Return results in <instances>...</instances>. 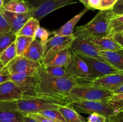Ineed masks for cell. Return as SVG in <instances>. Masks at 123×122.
<instances>
[{
	"mask_svg": "<svg viewBox=\"0 0 123 122\" xmlns=\"http://www.w3.org/2000/svg\"><path fill=\"white\" fill-rule=\"evenodd\" d=\"M4 4L3 0H0V8H2Z\"/></svg>",
	"mask_w": 123,
	"mask_h": 122,
	"instance_id": "bcb514c9",
	"label": "cell"
},
{
	"mask_svg": "<svg viewBox=\"0 0 123 122\" xmlns=\"http://www.w3.org/2000/svg\"><path fill=\"white\" fill-rule=\"evenodd\" d=\"M70 102L55 99L23 96L16 100L0 101V110L16 111L25 116L46 109H58L62 105H68Z\"/></svg>",
	"mask_w": 123,
	"mask_h": 122,
	"instance_id": "7a4b0ae2",
	"label": "cell"
},
{
	"mask_svg": "<svg viewBox=\"0 0 123 122\" xmlns=\"http://www.w3.org/2000/svg\"><path fill=\"white\" fill-rule=\"evenodd\" d=\"M88 10V9L85 8L82 11L76 14L75 16L73 17L69 21L67 22L66 23L62 25L61 27L53 31L52 32V34H53L54 35L62 36V37H66V36H69L72 35L73 33V30H74V28L77 23L80 20V19L85 14V13Z\"/></svg>",
	"mask_w": 123,
	"mask_h": 122,
	"instance_id": "ac0fdd59",
	"label": "cell"
},
{
	"mask_svg": "<svg viewBox=\"0 0 123 122\" xmlns=\"http://www.w3.org/2000/svg\"><path fill=\"white\" fill-rule=\"evenodd\" d=\"M36 77L38 83L35 96L70 102L64 99V96L77 85L74 79L70 77L58 78L50 76L44 71L42 65L38 69Z\"/></svg>",
	"mask_w": 123,
	"mask_h": 122,
	"instance_id": "6da1fadb",
	"label": "cell"
},
{
	"mask_svg": "<svg viewBox=\"0 0 123 122\" xmlns=\"http://www.w3.org/2000/svg\"><path fill=\"white\" fill-rule=\"evenodd\" d=\"M77 84H85L114 91L123 84V72L104 75L96 78L76 80Z\"/></svg>",
	"mask_w": 123,
	"mask_h": 122,
	"instance_id": "8992f818",
	"label": "cell"
},
{
	"mask_svg": "<svg viewBox=\"0 0 123 122\" xmlns=\"http://www.w3.org/2000/svg\"><path fill=\"white\" fill-rule=\"evenodd\" d=\"M99 55L107 63L123 72V53L118 51L101 50Z\"/></svg>",
	"mask_w": 123,
	"mask_h": 122,
	"instance_id": "d6986e66",
	"label": "cell"
},
{
	"mask_svg": "<svg viewBox=\"0 0 123 122\" xmlns=\"http://www.w3.org/2000/svg\"><path fill=\"white\" fill-rule=\"evenodd\" d=\"M43 67L44 71L49 75L54 77L62 78L68 77L65 70L64 67H54V66H48V67Z\"/></svg>",
	"mask_w": 123,
	"mask_h": 122,
	"instance_id": "f546056e",
	"label": "cell"
},
{
	"mask_svg": "<svg viewBox=\"0 0 123 122\" xmlns=\"http://www.w3.org/2000/svg\"><path fill=\"white\" fill-rule=\"evenodd\" d=\"M24 115L16 111L0 110V120L12 122H23Z\"/></svg>",
	"mask_w": 123,
	"mask_h": 122,
	"instance_id": "4316f807",
	"label": "cell"
},
{
	"mask_svg": "<svg viewBox=\"0 0 123 122\" xmlns=\"http://www.w3.org/2000/svg\"><path fill=\"white\" fill-rule=\"evenodd\" d=\"M4 10L14 13H25L30 11L24 0H11L2 7Z\"/></svg>",
	"mask_w": 123,
	"mask_h": 122,
	"instance_id": "603a6c76",
	"label": "cell"
},
{
	"mask_svg": "<svg viewBox=\"0 0 123 122\" xmlns=\"http://www.w3.org/2000/svg\"><path fill=\"white\" fill-rule=\"evenodd\" d=\"M44 53V45L40 40L34 38L22 56L32 61L42 63Z\"/></svg>",
	"mask_w": 123,
	"mask_h": 122,
	"instance_id": "2e32d148",
	"label": "cell"
},
{
	"mask_svg": "<svg viewBox=\"0 0 123 122\" xmlns=\"http://www.w3.org/2000/svg\"><path fill=\"white\" fill-rule=\"evenodd\" d=\"M23 122H38L29 115H25L23 117Z\"/></svg>",
	"mask_w": 123,
	"mask_h": 122,
	"instance_id": "7bdbcfd3",
	"label": "cell"
},
{
	"mask_svg": "<svg viewBox=\"0 0 123 122\" xmlns=\"http://www.w3.org/2000/svg\"><path fill=\"white\" fill-rule=\"evenodd\" d=\"M0 122H7V121H4V120H0Z\"/></svg>",
	"mask_w": 123,
	"mask_h": 122,
	"instance_id": "c3c4849f",
	"label": "cell"
},
{
	"mask_svg": "<svg viewBox=\"0 0 123 122\" xmlns=\"http://www.w3.org/2000/svg\"><path fill=\"white\" fill-rule=\"evenodd\" d=\"M40 27L39 20L31 17L16 33V35H24L35 38V35Z\"/></svg>",
	"mask_w": 123,
	"mask_h": 122,
	"instance_id": "7402d4cb",
	"label": "cell"
},
{
	"mask_svg": "<svg viewBox=\"0 0 123 122\" xmlns=\"http://www.w3.org/2000/svg\"><path fill=\"white\" fill-rule=\"evenodd\" d=\"M121 34H122V35H123V33H121Z\"/></svg>",
	"mask_w": 123,
	"mask_h": 122,
	"instance_id": "681fc988",
	"label": "cell"
},
{
	"mask_svg": "<svg viewBox=\"0 0 123 122\" xmlns=\"http://www.w3.org/2000/svg\"><path fill=\"white\" fill-rule=\"evenodd\" d=\"M10 1H11V0H3V1H4V4H6L7 3V2H9Z\"/></svg>",
	"mask_w": 123,
	"mask_h": 122,
	"instance_id": "7dc6e473",
	"label": "cell"
},
{
	"mask_svg": "<svg viewBox=\"0 0 123 122\" xmlns=\"http://www.w3.org/2000/svg\"><path fill=\"white\" fill-rule=\"evenodd\" d=\"M13 81L22 92L23 96H35L38 80L36 74H16L11 75Z\"/></svg>",
	"mask_w": 123,
	"mask_h": 122,
	"instance_id": "30bf717a",
	"label": "cell"
},
{
	"mask_svg": "<svg viewBox=\"0 0 123 122\" xmlns=\"http://www.w3.org/2000/svg\"><path fill=\"white\" fill-rule=\"evenodd\" d=\"M24 1L28 6L30 11H32L36 8L39 7L47 0H24Z\"/></svg>",
	"mask_w": 123,
	"mask_h": 122,
	"instance_id": "d590c367",
	"label": "cell"
},
{
	"mask_svg": "<svg viewBox=\"0 0 123 122\" xmlns=\"http://www.w3.org/2000/svg\"><path fill=\"white\" fill-rule=\"evenodd\" d=\"M22 97V92L11 80L0 84V101L14 100Z\"/></svg>",
	"mask_w": 123,
	"mask_h": 122,
	"instance_id": "9a60e30c",
	"label": "cell"
},
{
	"mask_svg": "<svg viewBox=\"0 0 123 122\" xmlns=\"http://www.w3.org/2000/svg\"><path fill=\"white\" fill-rule=\"evenodd\" d=\"M68 106L78 113L87 114L98 113L106 116L107 118L115 113V111L109 105L108 101L78 100L71 102Z\"/></svg>",
	"mask_w": 123,
	"mask_h": 122,
	"instance_id": "5b68a950",
	"label": "cell"
},
{
	"mask_svg": "<svg viewBox=\"0 0 123 122\" xmlns=\"http://www.w3.org/2000/svg\"><path fill=\"white\" fill-rule=\"evenodd\" d=\"M11 80V74L7 67H2L0 63V84Z\"/></svg>",
	"mask_w": 123,
	"mask_h": 122,
	"instance_id": "836d02e7",
	"label": "cell"
},
{
	"mask_svg": "<svg viewBox=\"0 0 123 122\" xmlns=\"http://www.w3.org/2000/svg\"><path fill=\"white\" fill-rule=\"evenodd\" d=\"M71 57L72 51L70 49V48H66L48 57H44L42 60V65L43 67H66L70 61Z\"/></svg>",
	"mask_w": 123,
	"mask_h": 122,
	"instance_id": "4fadbf2b",
	"label": "cell"
},
{
	"mask_svg": "<svg viewBox=\"0 0 123 122\" xmlns=\"http://www.w3.org/2000/svg\"><path fill=\"white\" fill-rule=\"evenodd\" d=\"M64 68L68 77L75 80L90 78V70L87 65L75 53L72 51L70 61Z\"/></svg>",
	"mask_w": 123,
	"mask_h": 122,
	"instance_id": "9c48e42d",
	"label": "cell"
},
{
	"mask_svg": "<svg viewBox=\"0 0 123 122\" xmlns=\"http://www.w3.org/2000/svg\"><path fill=\"white\" fill-rule=\"evenodd\" d=\"M96 45L101 50L114 51L122 52L123 47L117 43L112 37H103V38H96L88 37L85 38Z\"/></svg>",
	"mask_w": 123,
	"mask_h": 122,
	"instance_id": "e0dca14e",
	"label": "cell"
},
{
	"mask_svg": "<svg viewBox=\"0 0 123 122\" xmlns=\"http://www.w3.org/2000/svg\"><path fill=\"white\" fill-rule=\"evenodd\" d=\"M108 122H123V110L108 117Z\"/></svg>",
	"mask_w": 123,
	"mask_h": 122,
	"instance_id": "f35d334b",
	"label": "cell"
},
{
	"mask_svg": "<svg viewBox=\"0 0 123 122\" xmlns=\"http://www.w3.org/2000/svg\"><path fill=\"white\" fill-rule=\"evenodd\" d=\"M16 36L12 31L0 35V53L15 41Z\"/></svg>",
	"mask_w": 123,
	"mask_h": 122,
	"instance_id": "83f0119b",
	"label": "cell"
},
{
	"mask_svg": "<svg viewBox=\"0 0 123 122\" xmlns=\"http://www.w3.org/2000/svg\"><path fill=\"white\" fill-rule=\"evenodd\" d=\"M74 39L75 36L73 35V33L71 35L66 37L54 35L53 37L48 39L44 44L45 53L50 49L55 47H65L70 48Z\"/></svg>",
	"mask_w": 123,
	"mask_h": 122,
	"instance_id": "ffe728a7",
	"label": "cell"
},
{
	"mask_svg": "<svg viewBox=\"0 0 123 122\" xmlns=\"http://www.w3.org/2000/svg\"><path fill=\"white\" fill-rule=\"evenodd\" d=\"M112 11L115 15L123 14V0H117L113 6Z\"/></svg>",
	"mask_w": 123,
	"mask_h": 122,
	"instance_id": "8d00e7d4",
	"label": "cell"
},
{
	"mask_svg": "<svg viewBox=\"0 0 123 122\" xmlns=\"http://www.w3.org/2000/svg\"><path fill=\"white\" fill-rule=\"evenodd\" d=\"M34 38L24 35H17L15 40L17 56H22Z\"/></svg>",
	"mask_w": 123,
	"mask_h": 122,
	"instance_id": "d4e9b609",
	"label": "cell"
},
{
	"mask_svg": "<svg viewBox=\"0 0 123 122\" xmlns=\"http://www.w3.org/2000/svg\"><path fill=\"white\" fill-rule=\"evenodd\" d=\"M50 32L49 31L40 26L39 28L37 30V32H36L35 38L40 41L44 45L45 43L48 39V37L50 35Z\"/></svg>",
	"mask_w": 123,
	"mask_h": 122,
	"instance_id": "1f68e13d",
	"label": "cell"
},
{
	"mask_svg": "<svg viewBox=\"0 0 123 122\" xmlns=\"http://www.w3.org/2000/svg\"><path fill=\"white\" fill-rule=\"evenodd\" d=\"M112 91L90 85L77 84L66 95L64 99L68 101L96 100L108 101L114 96Z\"/></svg>",
	"mask_w": 123,
	"mask_h": 122,
	"instance_id": "277c9868",
	"label": "cell"
},
{
	"mask_svg": "<svg viewBox=\"0 0 123 122\" xmlns=\"http://www.w3.org/2000/svg\"><path fill=\"white\" fill-rule=\"evenodd\" d=\"M114 15L112 9L99 10L88 23L77 27L73 33V35L75 37L82 38L110 37V20Z\"/></svg>",
	"mask_w": 123,
	"mask_h": 122,
	"instance_id": "3957f363",
	"label": "cell"
},
{
	"mask_svg": "<svg viewBox=\"0 0 123 122\" xmlns=\"http://www.w3.org/2000/svg\"><path fill=\"white\" fill-rule=\"evenodd\" d=\"M111 37L123 32V14L114 15L110 20Z\"/></svg>",
	"mask_w": 123,
	"mask_h": 122,
	"instance_id": "484cf974",
	"label": "cell"
},
{
	"mask_svg": "<svg viewBox=\"0 0 123 122\" xmlns=\"http://www.w3.org/2000/svg\"><path fill=\"white\" fill-rule=\"evenodd\" d=\"M102 1L101 0H89L88 3V9L99 10H100Z\"/></svg>",
	"mask_w": 123,
	"mask_h": 122,
	"instance_id": "60d3db41",
	"label": "cell"
},
{
	"mask_svg": "<svg viewBox=\"0 0 123 122\" xmlns=\"http://www.w3.org/2000/svg\"><path fill=\"white\" fill-rule=\"evenodd\" d=\"M42 65L41 62H34L23 56H17L7 66L11 75L16 74H35Z\"/></svg>",
	"mask_w": 123,
	"mask_h": 122,
	"instance_id": "ba28073f",
	"label": "cell"
},
{
	"mask_svg": "<svg viewBox=\"0 0 123 122\" xmlns=\"http://www.w3.org/2000/svg\"><path fill=\"white\" fill-rule=\"evenodd\" d=\"M76 3L74 0H47L32 11V17L40 20L49 13L70 4Z\"/></svg>",
	"mask_w": 123,
	"mask_h": 122,
	"instance_id": "7c38bea8",
	"label": "cell"
},
{
	"mask_svg": "<svg viewBox=\"0 0 123 122\" xmlns=\"http://www.w3.org/2000/svg\"><path fill=\"white\" fill-rule=\"evenodd\" d=\"M2 10L4 16L7 20L11 31L16 34L22 28L24 24L32 17L31 11L25 13H14L4 10L2 8Z\"/></svg>",
	"mask_w": 123,
	"mask_h": 122,
	"instance_id": "5bb4252c",
	"label": "cell"
},
{
	"mask_svg": "<svg viewBox=\"0 0 123 122\" xmlns=\"http://www.w3.org/2000/svg\"><path fill=\"white\" fill-rule=\"evenodd\" d=\"M58 110L62 115L66 122H86L84 117L68 105L60 106Z\"/></svg>",
	"mask_w": 123,
	"mask_h": 122,
	"instance_id": "44dd1931",
	"label": "cell"
},
{
	"mask_svg": "<svg viewBox=\"0 0 123 122\" xmlns=\"http://www.w3.org/2000/svg\"><path fill=\"white\" fill-rule=\"evenodd\" d=\"M38 113L56 122H66L63 116L58 109H46L39 111Z\"/></svg>",
	"mask_w": 123,
	"mask_h": 122,
	"instance_id": "f1b7e54d",
	"label": "cell"
},
{
	"mask_svg": "<svg viewBox=\"0 0 123 122\" xmlns=\"http://www.w3.org/2000/svg\"><path fill=\"white\" fill-rule=\"evenodd\" d=\"M11 31L7 20L4 16L2 8H0V35Z\"/></svg>",
	"mask_w": 123,
	"mask_h": 122,
	"instance_id": "d6a6232c",
	"label": "cell"
},
{
	"mask_svg": "<svg viewBox=\"0 0 123 122\" xmlns=\"http://www.w3.org/2000/svg\"><path fill=\"white\" fill-rule=\"evenodd\" d=\"M70 49L72 52L78 53L84 56L106 62L98 53L99 51H101L100 49L85 38L75 37Z\"/></svg>",
	"mask_w": 123,
	"mask_h": 122,
	"instance_id": "8fae6325",
	"label": "cell"
},
{
	"mask_svg": "<svg viewBox=\"0 0 123 122\" xmlns=\"http://www.w3.org/2000/svg\"><path fill=\"white\" fill-rule=\"evenodd\" d=\"M86 122H108V118L103 115L93 113L90 114Z\"/></svg>",
	"mask_w": 123,
	"mask_h": 122,
	"instance_id": "e575fe53",
	"label": "cell"
},
{
	"mask_svg": "<svg viewBox=\"0 0 123 122\" xmlns=\"http://www.w3.org/2000/svg\"><path fill=\"white\" fill-rule=\"evenodd\" d=\"M102 6H101L100 10L112 9L113 6L117 1V0H101Z\"/></svg>",
	"mask_w": 123,
	"mask_h": 122,
	"instance_id": "ab89813d",
	"label": "cell"
},
{
	"mask_svg": "<svg viewBox=\"0 0 123 122\" xmlns=\"http://www.w3.org/2000/svg\"><path fill=\"white\" fill-rule=\"evenodd\" d=\"M17 56L15 41L0 53V63L2 67H7Z\"/></svg>",
	"mask_w": 123,
	"mask_h": 122,
	"instance_id": "cb8c5ba5",
	"label": "cell"
},
{
	"mask_svg": "<svg viewBox=\"0 0 123 122\" xmlns=\"http://www.w3.org/2000/svg\"><path fill=\"white\" fill-rule=\"evenodd\" d=\"M75 53L87 65L90 70V78H96L104 75L121 72L105 61L84 56L78 53Z\"/></svg>",
	"mask_w": 123,
	"mask_h": 122,
	"instance_id": "52a82bcc",
	"label": "cell"
},
{
	"mask_svg": "<svg viewBox=\"0 0 123 122\" xmlns=\"http://www.w3.org/2000/svg\"><path fill=\"white\" fill-rule=\"evenodd\" d=\"M113 93L114 94H120V93H123V84L121 85L120 87H119L118 88H117V89L114 90V91H112Z\"/></svg>",
	"mask_w": 123,
	"mask_h": 122,
	"instance_id": "ee69618b",
	"label": "cell"
},
{
	"mask_svg": "<svg viewBox=\"0 0 123 122\" xmlns=\"http://www.w3.org/2000/svg\"><path fill=\"white\" fill-rule=\"evenodd\" d=\"M27 115H29L30 116H31V117H32L34 119H35L38 122H56L55 121L50 119V118H47V117L42 116L40 114H38V112L28 114Z\"/></svg>",
	"mask_w": 123,
	"mask_h": 122,
	"instance_id": "74e56055",
	"label": "cell"
},
{
	"mask_svg": "<svg viewBox=\"0 0 123 122\" xmlns=\"http://www.w3.org/2000/svg\"><path fill=\"white\" fill-rule=\"evenodd\" d=\"M79 1H80L85 6V8H88V3L89 0H79Z\"/></svg>",
	"mask_w": 123,
	"mask_h": 122,
	"instance_id": "f6af8a7d",
	"label": "cell"
},
{
	"mask_svg": "<svg viewBox=\"0 0 123 122\" xmlns=\"http://www.w3.org/2000/svg\"><path fill=\"white\" fill-rule=\"evenodd\" d=\"M111 37H112L118 44L123 47V35L121 33H118V34L113 35Z\"/></svg>",
	"mask_w": 123,
	"mask_h": 122,
	"instance_id": "b9f144b4",
	"label": "cell"
},
{
	"mask_svg": "<svg viewBox=\"0 0 123 122\" xmlns=\"http://www.w3.org/2000/svg\"><path fill=\"white\" fill-rule=\"evenodd\" d=\"M109 105L115 111V113L123 110V93L114 94L112 98L108 100Z\"/></svg>",
	"mask_w": 123,
	"mask_h": 122,
	"instance_id": "4dcf8cb0",
	"label": "cell"
}]
</instances>
